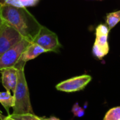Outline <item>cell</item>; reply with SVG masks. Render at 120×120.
I'll use <instances>...</instances> for the list:
<instances>
[{
  "instance_id": "cell-1",
  "label": "cell",
  "mask_w": 120,
  "mask_h": 120,
  "mask_svg": "<svg viewBox=\"0 0 120 120\" xmlns=\"http://www.w3.org/2000/svg\"><path fill=\"white\" fill-rule=\"evenodd\" d=\"M0 15L27 40L32 42L42 25L27 8L16 7L3 4Z\"/></svg>"
},
{
  "instance_id": "cell-2",
  "label": "cell",
  "mask_w": 120,
  "mask_h": 120,
  "mask_svg": "<svg viewBox=\"0 0 120 120\" xmlns=\"http://www.w3.org/2000/svg\"><path fill=\"white\" fill-rule=\"evenodd\" d=\"M23 63H17L15 67L18 70V79L13 92L15 104L13 107L12 115H23L27 113L34 114L30 103L29 89L26 81Z\"/></svg>"
},
{
  "instance_id": "cell-3",
  "label": "cell",
  "mask_w": 120,
  "mask_h": 120,
  "mask_svg": "<svg viewBox=\"0 0 120 120\" xmlns=\"http://www.w3.org/2000/svg\"><path fill=\"white\" fill-rule=\"evenodd\" d=\"M26 39H22L18 43L6 51L0 57V71L3 69L15 67L19 62L20 57L26 48L31 44Z\"/></svg>"
},
{
  "instance_id": "cell-4",
  "label": "cell",
  "mask_w": 120,
  "mask_h": 120,
  "mask_svg": "<svg viewBox=\"0 0 120 120\" xmlns=\"http://www.w3.org/2000/svg\"><path fill=\"white\" fill-rule=\"evenodd\" d=\"M32 43L39 45L47 52H58L61 47L57 34L43 25Z\"/></svg>"
},
{
  "instance_id": "cell-5",
  "label": "cell",
  "mask_w": 120,
  "mask_h": 120,
  "mask_svg": "<svg viewBox=\"0 0 120 120\" xmlns=\"http://www.w3.org/2000/svg\"><path fill=\"white\" fill-rule=\"evenodd\" d=\"M23 37L5 21L0 26V57Z\"/></svg>"
},
{
  "instance_id": "cell-6",
  "label": "cell",
  "mask_w": 120,
  "mask_h": 120,
  "mask_svg": "<svg viewBox=\"0 0 120 120\" xmlns=\"http://www.w3.org/2000/svg\"><path fill=\"white\" fill-rule=\"evenodd\" d=\"M91 79V77L88 75L77 76L60 82L56 85V88L58 91L66 93L79 91L84 89Z\"/></svg>"
},
{
  "instance_id": "cell-7",
  "label": "cell",
  "mask_w": 120,
  "mask_h": 120,
  "mask_svg": "<svg viewBox=\"0 0 120 120\" xmlns=\"http://www.w3.org/2000/svg\"><path fill=\"white\" fill-rule=\"evenodd\" d=\"M1 82L6 91L14 92L18 79V70L16 67H11L0 71Z\"/></svg>"
},
{
  "instance_id": "cell-8",
  "label": "cell",
  "mask_w": 120,
  "mask_h": 120,
  "mask_svg": "<svg viewBox=\"0 0 120 120\" xmlns=\"http://www.w3.org/2000/svg\"><path fill=\"white\" fill-rule=\"evenodd\" d=\"M47 52L44 49L40 46L38 44L31 43L25 50L23 53L22 54L20 59L18 63H23L25 64L27 61L33 60L38 57L39 55Z\"/></svg>"
},
{
  "instance_id": "cell-9",
  "label": "cell",
  "mask_w": 120,
  "mask_h": 120,
  "mask_svg": "<svg viewBox=\"0 0 120 120\" xmlns=\"http://www.w3.org/2000/svg\"><path fill=\"white\" fill-rule=\"evenodd\" d=\"M0 103L9 115V109L11 108H13L15 104L14 96L11 94V91H0Z\"/></svg>"
},
{
  "instance_id": "cell-10",
  "label": "cell",
  "mask_w": 120,
  "mask_h": 120,
  "mask_svg": "<svg viewBox=\"0 0 120 120\" xmlns=\"http://www.w3.org/2000/svg\"><path fill=\"white\" fill-rule=\"evenodd\" d=\"M3 4L16 7L27 8L36 6L40 0H1Z\"/></svg>"
},
{
  "instance_id": "cell-11",
  "label": "cell",
  "mask_w": 120,
  "mask_h": 120,
  "mask_svg": "<svg viewBox=\"0 0 120 120\" xmlns=\"http://www.w3.org/2000/svg\"><path fill=\"white\" fill-rule=\"evenodd\" d=\"M94 44L109 52L110 47L108 44V34L96 33V40Z\"/></svg>"
},
{
  "instance_id": "cell-12",
  "label": "cell",
  "mask_w": 120,
  "mask_h": 120,
  "mask_svg": "<svg viewBox=\"0 0 120 120\" xmlns=\"http://www.w3.org/2000/svg\"><path fill=\"white\" fill-rule=\"evenodd\" d=\"M120 21V10L117 11L109 13L106 15V24L110 30Z\"/></svg>"
},
{
  "instance_id": "cell-13",
  "label": "cell",
  "mask_w": 120,
  "mask_h": 120,
  "mask_svg": "<svg viewBox=\"0 0 120 120\" xmlns=\"http://www.w3.org/2000/svg\"><path fill=\"white\" fill-rule=\"evenodd\" d=\"M13 119L15 120H46V117H39L34 114H23V115H9Z\"/></svg>"
},
{
  "instance_id": "cell-14",
  "label": "cell",
  "mask_w": 120,
  "mask_h": 120,
  "mask_svg": "<svg viewBox=\"0 0 120 120\" xmlns=\"http://www.w3.org/2000/svg\"><path fill=\"white\" fill-rule=\"evenodd\" d=\"M103 120H120V106L109 110L105 114Z\"/></svg>"
},
{
  "instance_id": "cell-15",
  "label": "cell",
  "mask_w": 120,
  "mask_h": 120,
  "mask_svg": "<svg viewBox=\"0 0 120 120\" xmlns=\"http://www.w3.org/2000/svg\"><path fill=\"white\" fill-rule=\"evenodd\" d=\"M4 120H14V119H13L10 115H8L7 117H4Z\"/></svg>"
},
{
  "instance_id": "cell-16",
  "label": "cell",
  "mask_w": 120,
  "mask_h": 120,
  "mask_svg": "<svg viewBox=\"0 0 120 120\" xmlns=\"http://www.w3.org/2000/svg\"><path fill=\"white\" fill-rule=\"evenodd\" d=\"M46 120H60L58 118L55 117H51L49 118H46Z\"/></svg>"
},
{
  "instance_id": "cell-17",
  "label": "cell",
  "mask_w": 120,
  "mask_h": 120,
  "mask_svg": "<svg viewBox=\"0 0 120 120\" xmlns=\"http://www.w3.org/2000/svg\"><path fill=\"white\" fill-rule=\"evenodd\" d=\"M4 117H5V116L3 115V113H1L0 112V120H4Z\"/></svg>"
},
{
  "instance_id": "cell-18",
  "label": "cell",
  "mask_w": 120,
  "mask_h": 120,
  "mask_svg": "<svg viewBox=\"0 0 120 120\" xmlns=\"http://www.w3.org/2000/svg\"><path fill=\"white\" fill-rule=\"evenodd\" d=\"M4 22V20H3V18H1V16L0 15V26L3 24V22Z\"/></svg>"
},
{
  "instance_id": "cell-19",
  "label": "cell",
  "mask_w": 120,
  "mask_h": 120,
  "mask_svg": "<svg viewBox=\"0 0 120 120\" xmlns=\"http://www.w3.org/2000/svg\"><path fill=\"white\" fill-rule=\"evenodd\" d=\"M2 5H3V3L0 1V11H1V6H2Z\"/></svg>"
},
{
  "instance_id": "cell-20",
  "label": "cell",
  "mask_w": 120,
  "mask_h": 120,
  "mask_svg": "<svg viewBox=\"0 0 120 120\" xmlns=\"http://www.w3.org/2000/svg\"><path fill=\"white\" fill-rule=\"evenodd\" d=\"M0 112H1V113H2V112L1 111V110H0Z\"/></svg>"
},
{
  "instance_id": "cell-21",
  "label": "cell",
  "mask_w": 120,
  "mask_h": 120,
  "mask_svg": "<svg viewBox=\"0 0 120 120\" xmlns=\"http://www.w3.org/2000/svg\"><path fill=\"white\" fill-rule=\"evenodd\" d=\"M98 1H102V0H98Z\"/></svg>"
}]
</instances>
